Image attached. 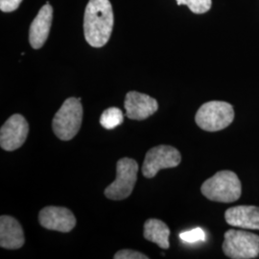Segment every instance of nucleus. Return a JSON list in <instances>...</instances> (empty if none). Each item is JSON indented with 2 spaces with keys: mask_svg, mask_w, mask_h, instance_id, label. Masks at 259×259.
<instances>
[{
  "mask_svg": "<svg viewBox=\"0 0 259 259\" xmlns=\"http://www.w3.org/2000/svg\"><path fill=\"white\" fill-rule=\"evenodd\" d=\"M139 172L138 162L130 157H123L116 164V179L109 185L104 194L113 201H120L132 194Z\"/></svg>",
  "mask_w": 259,
  "mask_h": 259,
  "instance_id": "5",
  "label": "nucleus"
},
{
  "mask_svg": "<svg viewBox=\"0 0 259 259\" xmlns=\"http://www.w3.org/2000/svg\"><path fill=\"white\" fill-rule=\"evenodd\" d=\"M182 161L181 153L173 146L158 145L150 149L142 165V174L147 179L157 175L161 169L174 168Z\"/></svg>",
  "mask_w": 259,
  "mask_h": 259,
  "instance_id": "7",
  "label": "nucleus"
},
{
  "mask_svg": "<svg viewBox=\"0 0 259 259\" xmlns=\"http://www.w3.org/2000/svg\"><path fill=\"white\" fill-rule=\"evenodd\" d=\"M113 28V12L109 0H90L83 16V34L91 47H102Z\"/></svg>",
  "mask_w": 259,
  "mask_h": 259,
  "instance_id": "1",
  "label": "nucleus"
},
{
  "mask_svg": "<svg viewBox=\"0 0 259 259\" xmlns=\"http://www.w3.org/2000/svg\"><path fill=\"white\" fill-rule=\"evenodd\" d=\"M144 238L156 243L161 249H169L170 230L166 224L158 219H149L144 224Z\"/></svg>",
  "mask_w": 259,
  "mask_h": 259,
  "instance_id": "14",
  "label": "nucleus"
},
{
  "mask_svg": "<svg viewBox=\"0 0 259 259\" xmlns=\"http://www.w3.org/2000/svg\"><path fill=\"white\" fill-rule=\"evenodd\" d=\"M39 224L47 230L61 232H71L76 226V218L68 208L62 206H47L38 215Z\"/></svg>",
  "mask_w": 259,
  "mask_h": 259,
  "instance_id": "9",
  "label": "nucleus"
},
{
  "mask_svg": "<svg viewBox=\"0 0 259 259\" xmlns=\"http://www.w3.org/2000/svg\"><path fill=\"white\" fill-rule=\"evenodd\" d=\"M29 125L21 114L9 117L0 130V145L5 151L20 148L27 139Z\"/></svg>",
  "mask_w": 259,
  "mask_h": 259,
  "instance_id": "8",
  "label": "nucleus"
},
{
  "mask_svg": "<svg viewBox=\"0 0 259 259\" xmlns=\"http://www.w3.org/2000/svg\"><path fill=\"white\" fill-rule=\"evenodd\" d=\"M158 109L157 101L144 93L130 92L125 99L127 117L132 120H144L153 115Z\"/></svg>",
  "mask_w": 259,
  "mask_h": 259,
  "instance_id": "10",
  "label": "nucleus"
},
{
  "mask_svg": "<svg viewBox=\"0 0 259 259\" xmlns=\"http://www.w3.org/2000/svg\"><path fill=\"white\" fill-rule=\"evenodd\" d=\"M81 100V98L69 97L57 111L52 121V129L58 139L71 140L80 131L83 120Z\"/></svg>",
  "mask_w": 259,
  "mask_h": 259,
  "instance_id": "3",
  "label": "nucleus"
},
{
  "mask_svg": "<svg viewBox=\"0 0 259 259\" xmlns=\"http://www.w3.org/2000/svg\"><path fill=\"white\" fill-rule=\"evenodd\" d=\"M178 5H186L191 12L194 14H204L208 12L211 5L212 0H176Z\"/></svg>",
  "mask_w": 259,
  "mask_h": 259,
  "instance_id": "16",
  "label": "nucleus"
},
{
  "mask_svg": "<svg viewBox=\"0 0 259 259\" xmlns=\"http://www.w3.org/2000/svg\"><path fill=\"white\" fill-rule=\"evenodd\" d=\"M233 119V107L231 104L223 101L204 103L195 116L197 125L206 132L226 129L232 124Z\"/></svg>",
  "mask_w": 259,
  "mask_h": 259,
  "instance_id": "4",
  "label": "nucleus"
},
{
  "mask_svg": "<svg viewBox=\"0 0 259 259\" xmlns=\"http://www.w3.org/2000/svg\"><path fill=\"white\" fill-rule=\"evenodd\" d=\"M114 259H148L149 256L137 250H121L115 253Z\"/></svg>",
  "mask_w": 259,
  "mask_h": 259,
  "instance_id": "18",
  "label": "nucleus"
},
{
  "mask_svg": "<svg viewBox=\"0 0 259 259\" xmlns=\"http://www.w3.org/2000/svg\"><path fill=\"white\" fill-rule=\"evenodd\" d=\"M205 198L213 202L232 203L240 198L242 186L238 176L230 170L217 172L201 187Z\"/></svg>",
  "mask_w": 259,
  "mask_h": 259,
  "instance_id": "2",
  "label": "nucleus"
},
{
  "mask_svg": "<svg viewBox=\"0 0 259 259\" xmlns=\"http://www.w3.org/2000/svg\"><path fill=\"white\" fill-rule=\"evenodd\" d=\"M22 0H0V10L4 13H11L18 9Z\"/></svg>",
  "mask_w": 259,
  "mask_h": 259,
  "instance_id": "19",
  "label": "nucleus"
},
{
  "mask_svg": "<svg viewBox=\"0 0 259 259\" xmlns=\"http://www.w3.org/2000/svg\"><path fill=\"white\" fill-rule=\"evenodd\" d=\"M223 250L230 258H255L259 254V236L245 231L230 230L225 233Z\"/></svg>",
  "mask_w": 259,
  "mask_h": 259,
  "instance_id": "6",
  "label": "nucleus"
},
{
  "mask_svg": "<svg viewBox=\"0 0 259 259\" xmlns=\"http://www.w3.org/2000/svg\"><path fill=\"white\" fill-rule=\"evenodd\" d=\"M225 219L232 227L259 231L258 206L238 205L231 207L225 213Z\"/></svg>",
  "mask_w": 259,
  "mask_h": 259,
  "instance_id": "13",
  "label": "nucleus"
},
{
  "mask_svg": "<svg viewBox=\"0 0 259 259\" xmlns=\"http://www.w3.org/2000/svg\"><path fill=\"white\" fill-rule=\"evenodd\" d=\"M24 232L14 217L2 215L0 218V246L7 250H18L24 245Z\"/></svg>",
  "mask_w": 259,
  "mask_h": 259,
  "instance_id": "12",
  "label": "nucleus"
},
{
  "mask_svg": "<svg viewBox=\"0 0 259 259\" xmlns=\"http://www.w3.org/2000/svg\"><path fill=\"white\" fill-rule=\"evenodd\" d=\"M181 239L187 243H195L198 241H204L205 233L201 228H196L189 232H182L180 234Z\"/></svg>",
  "mask_w": 259,
  "mask_h": 259,
  "instance_id": "17",
  "label": "nucleus"
},
{
  "mask_svg": "<svg viewBox=\"0 0 259 259\" xmlns=\"http://www.w3.org/2000/svg\"><path fill=\"white\" fill-rule=\"evenodd\" d=\"M124 120V115L120 109L111 107L107 109L100 117V124L105 129L112 130L121 125Z\"/></svg>",
  "mask_w": 259,
  "mask_h": 259,
  "instance_id": "15",
  "label": "nucleus"
},
{
  "mask_svg": "<svg viewBox=\"0 0 259 259\" xmlns=\"http://www.w3.org/2000/svg\"><path fill=\"white\" fill-rule=\"evenodd\" d=\"M53 18V8L50 4L42 6L29 29V42L34 49H39L46 44Z\"/></svg>",
  "mask_w": 259,
  "mask_h": 259,
  "instance_id": "11",
  "label": "nucleus"
}]
</instances>
